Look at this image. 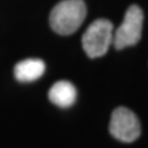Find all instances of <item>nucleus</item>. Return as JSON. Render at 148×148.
<instances>
[{"instance_id":"423d86ee","label":"nucleus","mask_w":148,"mask_h":148,"mask_svg":"<svg viewBox=\"0 0 148 148\" xmlns=\"http://www.w3.org/2000/svg\"><path fill=\"white\" fill-rule=\"evenodd\" d=\"M45 73V63L38 58L21 60L14 67V76L21 82H31L41 78Z\"/></svg>"},{"instance_id":"f03ea898","label":"nucleus","mask_w":148,"mask_h":148,"mask_svg":"<svg viewBox=\"0 0 148 148\" xmlns=\"http://www.w3.org/2000/svg\"><path fill=\"white\" fill-rule=\"evenodd\" d=\"M113 24L106 19H98L92 22L82 35V47L90 58L106 55L113 44Z\"/></svg>"},{"instance_id":"f257e3e1","label":"nucleus","mask_w":148,"mask_h":148,"mask_svg":"<svg viewBox=\"0 0 148 148\" xmlns=\"http://www.w3.org/2000/svg\"><path fill=\"white\" fill-rule=\"evenodd\" d=\"M87 16V7L82 0H63L53 8L49 24L56 33L69 35L76 32Z\"/></svg>"},{"instance_id":"7ed1b4c3","label":"nucleus","mask_w":148,"mask_h":148,"mask_svg":"<svg viewBox=\"0 0 148 148\" xmlns=\"http://www.w3.org/2000/svg\"><path fill=\"white\" fill-rule=\"evenodd\" d=\"M144 14L142 9L136 5H131L124 16V20L113 34V44L116 49H123L136 45L143 31Z\"/></svg>"},{"instance_id":"39448f33","label":"nucleus","mask_w":148,"mask_h":148,"mask_svg":"<svg viewBox=\"0 0 148 148\" xmlns=\"http://www.w3.org/2000/svg\"><path fill=\"white\" fill-rule=\"evenodd\" d=\"M77 98V90L75 86L67 80H59L55 82L48 91V99L59 108H69L75 103Z\"/></svg>"},{"instance_id":"20e7f679","label":"nucleus","mask_w":148,"mask_h":148,"mask_svg":"<svg viewBox=\"0 0 148 148\" xmlns=\"http://www.w3.org/2000/svg\"><path fill=\"white\" fill-rule=\"evenodd\" d=\"M109 131L117 140L133 143L140 135V123L134 112L125 106H119L112 113Z\"/></svg>"}]
</instances>
